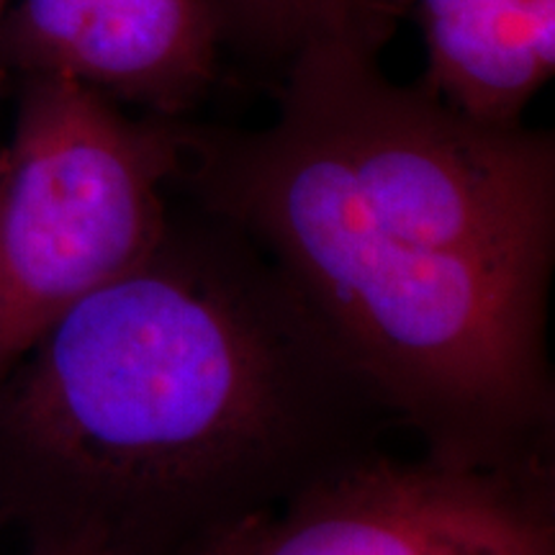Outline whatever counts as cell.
<instances>
[{"label":"cell","mask_w":555,"mask_h":555,"mask_svg":"<svg viewBox=\"0 0 555 555\" xmlns=\"http://www.w3.org/2000/svg\"><path fill=\"white\" fill-rule=\"evenodd\" d=\"M273 121H183L178 185L266 255L422 453L553 461L555 137L496 127L322 44Z\"/></svg>","instance_id":"1"},{"label":"cell","mask_w":555,"mask_h":555,"mask_svg":"<svg viewBox=\"0 0 555 555\" xmlns=\"http://www.w3.org/2000/svg\"><path fill=\"white\" fill-rule=\"evenodd\" d=\"M399 429L266 255L204 208L0 378V527L198 555Z\"/></svg>","instance_id":"2"},{"label":"cell","mask_w":555,"mask_h":555,"mask_svg":"<svg viewBox=\"0 0 555 555\" xmlns=\"http://www.w3.org/2000/svg\"><path fill=\"white\" fill-rule=\"evenodd\" d=\"M180 168L183 119H134L80 82L21 78L0 144V378L157 247Z\"/></svg>","instance_id":"3"},{"label":"cell","mask_w":555,"mask_h":555,"mask_svg":"<svg viewBox=\"0 0 555 555\" xmlns=\"http://www.w3.org/2000/svg\"><path fill=\"white\" fill-rule=\"evenodd\" d=\"M198 555H555V463L463 466L380 448Z\"/></svg>","instance_id":"4"},{"label":"cell","mask_w":555,"mask_h":555,"mask_svg":"<svg viewBox=\"0 0 555 555\" xmlns=\"http://www.w3.org/2000/svg\"><path fill=\"white\" fill-rule=\"evenodd\" d=\"M224 47L214 0H18L0 37L5 73L67 78L159 119L211 93Z\"/></svg>","instance_id":"5"},{"label":"cell","mask_w":555,"mask_h":555,"mask_svg":"<svg viewBox=\"0 0 555 555\" xmlns=\"http://www.w3.org/2000/svg\"><path fill=\"white\" fill-rule=\"evenodd\" d=\"M425 37L420 86L496 127L525 111L555 73V0H409Z\"/></svg>","instance_id":"6"},{"label":"cell","mask_w":555,"mask_h":555,"mask_svg":"<svg viewBox=\"0 0 555 555\" xmlns=\"http://www.w3.org/2000/svg\"><path fill=\"white\" fill-rule=\"evenodd\" d=\"M224 44L286 67L309 47L339 44L380 54L409 0H214Z\"/></svg>","instance_id":"7"},{"label":"cell","mask_w":555,"mask_h":555,"mask_svg":"<svg viewBox=\"0 0 555 555\" xmlns=\"http://www.w3.org/2000/svg\"><path fill=\"white\" fill-rule=\"evenodd\" d=\"M21 555H106L78 545H26Z\"/></svg>","instance_id":"8"},{"label":"cell","mask_w":555,"mask_h":555,"mask_svg":"<svg viewBox=\"0 0 555 555\" xmlns=\"http://www.w3.org/2000/svg\"><path fill=\"white\" fill-rule=\"evenodd\" d=\"M5 5H9V0H0V37H3V24H5V16H9V11H5ZM5 78H9V73H5L3 60H0V95H3Z\"/></svg>","instance_id":"9"}]
</instances>
